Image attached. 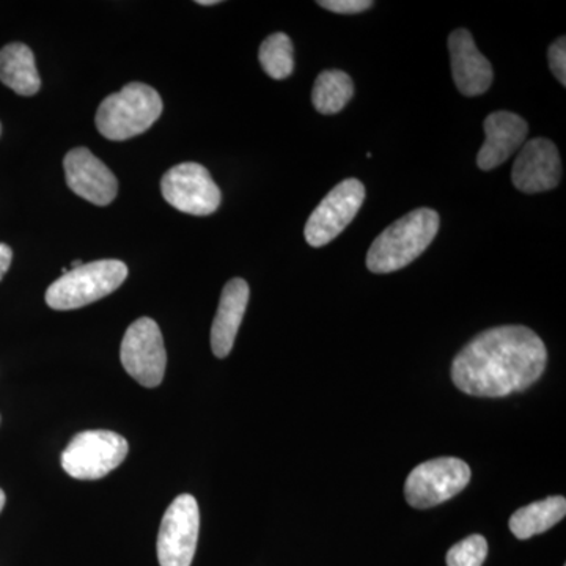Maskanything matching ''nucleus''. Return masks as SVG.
<instances>
[{
	"label": "nucleus",
	"instance_id": "nucleus-15",
	"mask_svg": "<svg viewBox=\"0 0 566 566\" xmlns=\"http://www.w3.org/2000/svg\"><path fill=\"white\" fill-rule=\"evenodd\" d=\"M249 285L243 279H232L223 286L218 314L211 327V349L223 359L232 353L238 331L249 304Z\"/></svg>",
	"mask_w": 566,
	"mask_h": 566
},
{
	"label": "nucleus",
	"instance_id": "nucleus-2",
	"mask_svg": "<svg viewBox=\"0 0 566 566\" xmlns=\"http://www.w3.org/2000/svg\"><path fill=\"white\" fill-rule=\"evenodd\" d=\"M439 232V214L431 208H417L387 227L370 245L367 268L375 274L403 270L419 259Z\"/></svg>",
	"mask_w": 566,
	"mask_h": 566
},
{
	"label": "nucleus",
	"instance_id": "nucleus-6",
	"mask_svg": "<svg viewBox=\"0 0 566 566\" xmlns=\"http://www.w3.org/2000/svg\"><path fill=\"white\" fill-rule=\"evenodd\" d=\"M471 468L458 458H436L417 465L406 480V501L415 509L427 510L444 504L468 486Z\"/></svg>",
	"mask_w": 566,
	"mask_h": 566
},
{
	"label": "nucleus",
	"instance_id": "nucleus-25",
	"mask_svg": "<svg viewBox=\"0 0 566 566\" xmlns=\"http://www.w3.org/2000/svg\"><path fill=\"white\" fill-rule=\"evenodd\" d=\"M6 493H3L2 490H0V513H2L3 506H6Z\"/></svg>",
	"mask_w": 566,
	"mask_h": 566
},
{
	"label": "nucleus",
	"instance_id": "nucleus-10",
	"mask_svg": "<svg viewBox=\"0 0 566 566\" xmlns=\"http://www.w3.org/2000/svg\"><path fill=\"white\" fill-rule=\"evenodd\" d=\"M163 197L178 211L208 216L221 205V189L210 172L197 163H182L167 170L161 181Z\"/></svg>",
	"mask_w": 566,
	"mask_h": 566
},
{
	"label": "nucleus",
	"instance_id": "nucleus-7",
	"mask_svg": "<svg viewBox=\"0 0 566 566\" xmlns=\"http://www.w3.org/2000/svg\"><path fill=\"white\" fill-rule=\"evenodd\" d=\"M120 359L126 374L140 386L153 389L161 385L167 353L158 323L151 318L134 322L123 337Z\"/></svg>",
	"mask_w": 566,
	"mask_h": 566
},
{
	"label": "nucleus",
	"instance_id": "nucleus-8",
	"mask_svg": "<svg viewBox=\"0 0 566 566\" xmlns=\"http://www.w3.org/2000/svg\"><path fill=\"white\" fill-rule=\"evenodd\" d=\"M199 504L191 494H181L164 513L158 534L161 566H191L199 542Z\"/></svg>",
	"mask_w": 566,
	"mask_h": 566
},
{
	"label": "nucleus",
	"instance_id": "nucleus-18",
	"mask_svg": "<svg viewBox=\"0 0 566 566\" xmlns=\"http://www.w3.org/2000/svg\"><path fill=\"white\" fill-rule=\"evenodd\" d=\"M354 84L349 74L340 70H326L316 77L312 103L323 115L338 114L352 102Z\"/></svg>",
	"mask_w": 566,
	"mask_h": 566
},
{
	"label": "nucleus",
	"instance_id": "nucleus-11",
	"mask_svg": "<svg viewBox=\"0 0 566 566\" xmlns=\"http://www.w3.org/2000/svg\"><path fill=\"white\" fill-rule=\"evenodd\" d=\"M66 182L71 191L96 207L114 202L118 192V181L109 167L99 161L87 148L71 150L63 159Z\"/></svg>",
	"mask_w": 566,
	"mask_h": 566
},
{
	"label": "nucleus",
	"instance_id": "nucleus-12",
	"mask_svg": "<svg viewBox=\"0 0 566 566\" xmlns=\"http://www.w3.org/2000/svg\"><path fill=\"white\" fill-rule=\"evenodd\" d=\"M560 178V155L554 142L538 137L523 145L512 170L516 189L524 193L546 192L557 188Z\"/></svg>",
	"mask_w": 566,
	"mask_h": 566
},
{
	"label": "nucleus",
	"instance_id": "nucleus-13",
	"mask_svg": "<svg viewBox=\"0 0 566 566\" xmlns=\"http://www.w3.org/2000/svg\"><path fill=\"white\" fill-rule=\"evenodd\" d=\"M449 51L458 91L464 96H479L488 92L494 80L493 65L476 50L472 33L465 29L450 33Z\"/></svg>",
	"mask_w": 566,
	"mask_h": 566
},
{
	"label": "nucleus",
	"instance_id": "nucleus-24",
	"mask_svg": "<svg viewBox=\"0 0 566 566\" xmlns=\"http://www.w3.org/2000/svg\"><path fill=\"white\" fill-rule=\"evenodd\" d=\"M199 6H216V3H219V0H199Z\"/></svg>",
	"mask_w": 566,
	"mask_h": 566
},
{
	"label": "nucleus",
	"instance_id": "nucleus-4",
	"mask_svg": "<svg viewBox=\"0 0 566 566\" xmlns=\"http://www.w3.org/2000/svg\"><path fill=\"white\" fill-rule=\"evenodd\" d=\"M128 277L120 260H98L70 270L46 292V304L54 311H74L109 296Z\"/></svg>",
	"mask_w": 566,
	"mask_h": 566
},
{
	"label": "nucleus",
	"instance_id": "nucleus-3",
	"mask_svg": "<svg viewBox=\"0 0 566 566\" xmlns=\"http://www.w3.org/2000/svg\"><path fill=\"white\" fill-rule=\"evenodd\" d=\"M161 114L159 93L150 85L132 82L99 104L96 128L109 140L132 139L150 129Z\"/></svg>",
	"mask_w": 566,
	"mask_h": 566
},
{
	"label": "nucleus",
	"instance_id": "nucleus-20",
	"mask_svg": "<svg viewBox=\"0 0 566 566\" xmlns=\"http://www.w3.org/2000/svg\"><path fill=\"white\" fill-rule=\"evenodd\" d=\"M488 556L485 536L471 535L447 553V566H482Z\"/></svg>",
	"mask_w": 566,
	"mask_h": 566
},
{
	"label": "nucleus",
	"instance_id": "nucleus-22",
	"mask_svg": "<svg viewBox=\"0 0 566 566\" xmlns=\"http://www.w3.org/2000/svg\"><path fill=\"white\" fill-rule=\"evenodd\" d=\"M319 7L340 14H356L370 10L374 2L370 0H319Z\"/></svg>",
	"mask_w": 566,
	"mask_h": 566
},
{
	"label": "nucleus",
	"instance_id": "nucleus-27",
	"mask_svg": "<svg viewBox=\"0 0 566 566\" xmlns=\"http://www.w3.org/2000/svg\"><path fill=\"white\" fill-rule=\"evenodd\" d=\"M0 134H2V126H0Z\"/></svg>",
	"mask_w": 566,
	"mask_h": 566
},
{
	"label": "nucleus",
	"instance_id": "nucleus-17",
	"mask_svg": "<svg viewBox=\"0 0 566 566\" xmlns=\"http://www.w3.org/2000/svg\"><path fill=\"white\" fill-rule=\"evenodd\" d=\"M566 515V501L562 495L543 499L534 504L516 510L510 517V531L520 539L545 534L546 531L560 523Z\"/></svg>",
	"mask_w": 566,
	"mask_h": 566
},
{
	"label": "nucleus",
	"instance_id": "nucleus-9",
	"mask_svg": "<svg viewBox=\"0 0 566 566\" xmlns=\"http://www.w3.org/2000/svg\"><path fill=\"white\" fill-rule=\"evenodd\" d=\"M365 200V186L356 178L338 182L315 208L305 223L304 237L312 248H323L335 240L353 219Z\"/></svg>",
	"mask_w": 566,
	"mask_h": 566
},
{
	"label": "nucleus",
	"instance_id": "nucleus-5",
	"mask_svg": "<svg viewBox=\"0 0 566 566\" xmlns=\"http://www.w3.org/2000/svg\"><path fill=\"white\" fill-rule=\"evenodd\" d=\"M128 452V441L114 431H82L63 450L62 468L73 479L99 480L117 469Z\"/></svg>",
	"mask_w": 566,
	"mask_h": 566
},
{
	"label": "nucleus",
	"instance_id": "nucleus-26",
	"mask_svg": "<svg viewBox=\"0 0 566 566\" xmlns=\"http://www.w3.org/2000/svg\"><path fill=\"white\" fill-rule=\"evenodd\" d=\"M82 264L84 263H82L81 260H74V262L71 263V266H73V270H76V268L82 266Z\"/></svg>",
	"mask_w": 566,
	"mask_h": 566
},
{
	"label": "nucleus",
	"instance_id": "nucleus-19",
	"mask_svg": "<svg viewBox=\"0 0 566 566\" xmlns=\"http://www.w3.org/2000/svg\"><path fill=\"white\" fill-rule=\"evenodd\" d=\"M259 61L262 63L264 73L275 81L292 76L294 71L292 39L282 32L268 36L260 46Z\"/></svg>",
	"mask_w": 566,
	"mask_h": 566
},
{
	"label": "nucleus",
	"instance_id": "nucleus-23",
	"mask_svg": "<svg viewBox=\"0 0 566 566\" xmlns=\"http://www.w3.org/2000/svg\"><path fill=\"white\" fill-rule=\"evenodd\" d=\"M11 260H13V252L9 245L0 243V281H2L3 275L9 271Z\"/></svg>",
	"mask_w": 566,
	"mask_h": 566
},
{
	"label": "nucleus",
	"instance_id": "nucleus-1",
	"mask_svg": "<svg viewBox=\"0 0 566 566\" xmlns=\"http://www.w3.org/2000/svg\"><path fill=\"white\" fill-rule=\"evenodd\" d=\"M546 346L524 326H499L476 335L452 364L453 385L474 397L523 392L545 371Z\"/></svg>",
	"mask_w": 566,
	"mask_h": 566
},
{
	"label": "nucleus",
	"instance_id": "nucleus-14",
	"mask_svg": "<svg viewBox=\"0 0 566 566\" xmlns=\"http://www.w3.org/2000/svg\"><path fill=\"white\" fill-rule=\"evenodd\" d=\"M483 128L486 139L476 156V164L482 170H493L512 158L523 148L528 134L527 122L509 111H497L488 115Z\"/></svg>",
	"mask_w": 566,
	"mask_h": 566
},
{
	"label": "nucleus",
	"instance_id": "nucleus-16",
	"mask_svg": "<svg viewBox=\"0 0 566 566\" xmlns=\"http://www.w3.org/2000/svg\"><path fill=\"white\" fill-rule=\"evenodd\" d=\"M0 81L21 96H33L40 91V74L31 48L10 43L0 50Z\"/></svg>",
	"mask_w": 566,
	"mask_h": 566
},
{
	"label": "nucleus",
	"instance_id": "nucleus-21",
	"mask_svg": "<svg viewBox=\"0 0 566 566\" xmlns=\"http://www.w3.org/2000/svg\"><path fill=\"white\" fill-rule=\"evenodd\" d=\"M547 61H549L551 71H553L556 80L560 82L562 85H566V39L565 36H560V39L554 41L551 44L549 51H547Z\"/></svg>",
	"mask_w": 566,
	"mask_h": 566
}]
</instances>
